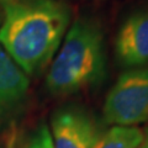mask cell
Instances as JSON below:
<instances>
[{"instance_id": "obj_1", "label": "cell", "mask_w": 148, "mask_h": 148, "mask_svg": "<svg viewBox=\"0 0 148 148\" xmlns=\"http://www.w3.org/2000/svg\"><path fill=\"white\" fill-rule=\"evenodd\" d=\"M0 46L27 75L52 61L71 25V10L59 0H0Z\"/></svg>"}, {"instance_id": "obj_2", "label": "cell", "mask_w": 148, "mask_h": 148, "mask_svg": "<svg viewBox=\"0 0 148 148\" xmlns=\"http://www.w3.org/2000/svg\"><path fill=\"white\" fill-rule=\"evenodd\" d=\"M105 36L95 20L80 17L69 26L54 54L46 89L53 96H67L99 86L106 78Z\"/></svg>"}, {"instance_id": "obj_3", "label": "cell", "mask_w": 148, "mask_h": 148, "mask_svg": "<svg viewBox=\"0 0 148 148\" xmlns=\"http://www.w3.org/2000/svg\"><path fill=\"white\" fill-rule=\"evenodd\" d=\"M103 117L114 126L148 121V67L127 69L117 78L105 98Z\"/></svg>"}, {"instance_id": "obj_4", "label": "cell", "mask_w": 148, "mask_h": 148, "mask_svg": "<svg viewBox=\"0 0 148 148\" xmlns=\"http://www.w3.org/2000/svg\"><path fill=\"white\" fill-rule=\"evenodd\" d=\"M49 131L54 148H92L103 133L94 115L78 104L54 110Z\"/></svg>"}, {"instance_id": "obj_5", "label": "cell", "mask_w": 148, "mask_h": 148, "mask_svg": "<svg viewBox=\"0 0 148 148\" xmlns=\"http://www.w3.org/2000/svg\"><path fill=\"white\" fill-rule=\"evenodd\" d=\"M115 56L122 68L148 67V8L125 18L115 40Z\"/></svg>"}, {"instance_id": "obj_6", "label": "cell", "mask_w": 148, "mask_h": 148, "mask_svg": "<svg viewBox=\"0 0 148 148\" xmlns=\"http://www.w3.org/2000/svg\"><path fill=\"white\" fill-rule=\"evenodd\" d=\"M29 89V75L0 46V123L22 108Z\"/></svg>"}, {"instance_id": "obj_7", "label": "cell", "mask_w": 148, "mask_h": 148, "mask_svg": "<svg viewBox=\"0 0 148 148\" xmlns=\"http://www.w3.org/2000/svg\"><path fill=\"white\" fill-rule=\"evenodd\" d=\"M143 131L137 126H112L103 132L92 148H138Z\"/></svg>"}, {"instance_id": "obj_8", "label": "cell", "mask_w": 148, "mask_h": 148, "mask_svg": "<svg viewBox=\"0 0 148 148\" xmlns=\"http://www.w3.org/2000/svg\"><path fill=\"white\" fill-rule=\"evenodd\" d=\"M20 148H54L48 125L40 121L26 135Z\"/></svg>"}, {"instance_id": "obj_9", "label": "cell", "mask_w": 148, "mask_h": 148, "mask_svg": "<svg viewBox=\"0 0 148 148\" xmlns=\"http://www.w3.org/2000/svg\"><path fill=\"white\" fill-rule=\"evenodd\" d=\"M138 148H148V127L143 131V140L141 145L138 146Z\"/></svg>"}, {"instance_id": "obj_10", "label": "cell", "mask_w": 148, "mask_h": 148, "mask_svg": "<svg viewBox=\"0 0 148 148\" xmlns=\"http://www.w3.org/2000/svg\"><path fill=\"white\" fill-rule=\"evenodd\" d=\"M0 148H1V147H0Z\"/></svg>"}]
</instances>
